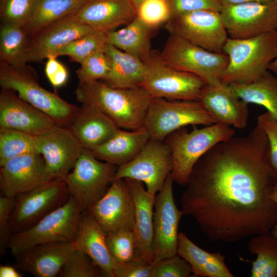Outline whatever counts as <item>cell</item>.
<instances>
[{"label":"cell","mask_w":277,"mask_h":277,"mask_svg":"<svg viewBox=\"0 0 277 277\" xmlns=\"http://www.w3.org/2000/svg\"><path fill=\"white\" fill-rule=\"evenodd\" d=\"M276 182L267 138L256 125L246 136L218 143L198 160L181 196V210L212 242L269 233L277 223V205L271 199Z\"/></svg>","instance_id":"cell-1"},{"label":"cell","mask_w":277,"mask_h":277,"mask_svg":"<svg viewBox=\"0 0 277 277\" xmlns=\"http://www.w3.org/2000/svg\"><path fill=\"white\" fill-rule=\"evenodd\" d=\"M74 93L79 103L95 106L121 129L144 127L151 97L142 87L115 88L98 80L78 83Z\"/></svg>","instance_id":"cell-2"},{"label":"cell","mask_w":277,"mask_h":277,"mask_svg":"<svg viewBox=\"0 0 277 277\" xmlns=\"http://www.w3.org/2000/svg\"><path fill=\"white\" fill-rule=\"evenodd\" d=\"M223 52L229 58L222 82L227 84L254 82L268 70L277 56V30L244 38H228Z\"/></svg>","instance_id":"cell-3"},{"label":"cell","mask_w":277,"mask_h":277,"mask_svg":"<svg viewBox=\"0 0 277 277\" xmlns=\"http://www.w3.org/2000/svg\"><path fill=\"white\" fill-rule=\"evenodd\" d=\"M235 131L221 123L189 131L185 127L171 132L164 140L172 158L171 172L174 182L186 186L193 168L198 160L218 143L233 136Z\"/></svg>","instance_id":"cell-4"},{"label":"cell","mask_w":277,"mask_h":277,"mask_svg":"<svg viewBox=\"0 0 277 277\" xmlns=\"http://www.w3.org/2000/svg\"><path fill=\"white\" fill-rule=\"evenodd\" d=\"M0 86L15 91L61 126L68 128L79 109L42 87L35 70L27 64L13 66L0 63Z\"/></svg>","instance_id":"cell-5"},{"label":"cell","mask_w":277,"mask_h":277,"mask_svg":"<svg viewBox=\"0 0 277 277\" xmlns=\"http://www.w3.org/2000/svg\"><path fill=\"white\" fill-rule=\"evenodd\" d=\"M82 208L72 196L30 228L13 233L8 249L14 256L35 246L57 242H73Z\"/></svg>","instance_id":"cell-6"},{"label":"cell","mask_w":277,"mask_h":277,"mask_svg":"<svg viewBox=\"0 0 277 277\" xmlns=\"http://www.w3.org/2000/svg\"><path fill=\"white\" fill-rule=\"evenodd\" d=\"M160 53L167 66L194 74L210 85L222 83L229 62L224 52L208 51L173 35H170Z\"/></svg>","instance_id":"cell-7"},{"label":"cell","mask_w":277,"mask_h":277,"mask_svg":"<svg viewBox=\"0 0 277 277\" xmlns=\"http://www.w3.org/2000/svg\"><path fill=\"white\" fill-rule=\"evenodd\" d=\"M217 123L199 101L151 98L144 127L150 140L164 141L171 132L188 125Z\"/></svg>","instance_id":"cell-8"},{"label":"cell","mask_w":277,"mask_h":277,"mask_svg":"<svg viewBox=\"0 0 277 277\" xmlns=\"http://www.w3.org/2000/svg\"><path fill=\"white\" fill-rule=\"evenodd\" d=\"M144 62L145 71L141 87L151 98L199 101L206 84L200 77L167 66L160 53L153 50Z\"/></svg>","instance_id":"cell-9"},{"label":"cell","mask_w":277,"mask_h":277,"mask_svg":"<svg viewBox=\"0 0 277 277\" xmlns=\"http://www.w3.org/2000/svg\"><path fill=\"white\" fill-rule=\"evenodd\" d=\"M118 166L103 162L83 148L72 171L64 181L71 196L87 211L106 193Z\"/></svg>","instance_id":"cell-10"},{"label":"cell","mask_w":277,"mask_h":277,"mask_svg":"<svg viewBox=\"0 0 277 277\" xmlns=\"http://www.w3.org/2000/svg\"><path fill=\"white\" fill-rule=\"evenodd\" d=\"M64 180L53 179L15 197L10 215L13 233L26 230L70 197Z\"/></svg>","instance_id":"cell-11"},{"label":"cell","mask_w":277,"mask_h":277,"mask_svg":"<svg viewBox=\"0 0 277 277\" xmlns=\"http://www.w3.org/2000/svg\"><path fill=\"white\" fill-rule=\"evenodd\" d=\"M165 28L170 33L211 52H223L228 37L220 12L201 10L171 17Z\"/></svg>","instance_id":"cell-12"},{"label":"cell","mask_w":277,"mask_h":277,"mask_svg":"<svg viewBox=\"0 0 277 277\" xmlns=\"http://www.w3.org/2000/svg\"><path fill=\"white\" fill-rule=\"evenodd\" d=\"M172 170L171 150L164 141L150 140L129 162L118 166L113 181L130 179L145 184L147 190L155 195L162 188Z\"/></svg>","instance_id":"cell-13"},{"label":"cell","mask_w":277,"mask_h":277,"mask_svg":"<svg viewBox=\"0 0 277 277\" xmlns=\"http://www.w3.org/2000/svg\"><path fill=\"white\" fill-rule=\"evenodd\" d=\"M220 14L232 38H250L277 30V0L225 6Z\"/></svg>","instance_id":"cell-14"},{"label":"cell","mask_w":277,"mask_h":277,"mask_svg":"<svg viewBox=\"0 0 277 277\" xmlns=\"http://www.w3.org/2000/svg\"><path fill=\"white\" fill-rule=\"evenodd\" d=\"M173 177L170 173L155 196L153 212V263L177 254L178 227L184 215L173 194Z\"/></svg>","instance_id":"cell-15"},{"label":"cell","mask_w":277,"mask_h":277,"mask_svg":"<svg viewBox=\"0 0 277 277\" xmlns=\"http://www.w3.org/2000/svg\"><path fill=\"white\" fill-rule=\"evenodd\" d=\"M35 146L52 179L63 180L74 168L83 149L69 128L57 124L36 135Z\"/></svg>","instance_id":"cell-16"},{"label":"cell","mask_w":277,"mask_h":277,"mask_svg":"<svg viewBox=\"0 0 277 277\" xmlns=\"http://www.w3.org/2000/svg\"><path fill=\"white\" fill-rule=\"evenodd\" d=\"M87 211L107 235L119 230H133L135 205L126 180L112 181L105 194Z\"/></svg>","instance_id":"cell-17"},{"label":"cell","mask_w":277,"mask_h":277,"mask_svg":"<svg viewBox=\"0 0 277 277\" xmlns=\"http://www.w3.org/2000/svg\"><path fill=\"white\" fill-rule=\"evenodd\" d=\"M0 167V187L6 196L15 197L53 180L37 153L13 157Z\"/></svg>","instance_id":"cell-18"},{"label":"cell","mask_w":277,"mask_h":277,"mask_svg":"<svg viewBox=\"0 0 277 277\" xmlns=\"http://www.w3.org/2000/svg\"><path fill=\"white\" fill-rule=\"evenodd\" d=\"M94 30L76 20L72 15L57 21L30 36L24 54L28 62H39L70 42Z\"/></svg>","instance_id":"cell-19"},{"label":"cell","mask_w":277,"mask_h":277,"mask_svg":"<svg viewBox=\"0 0 277 277\" xmlns=\"http://www.w3.org/2000/svg\"><path fill=\"white\" fill-rule=\"evenodd\" d=\"M1 89L0 127L36 136L56 124L50 116L22 98L15 91Z\"/></svg>","instance_id":"cell-20"},{"label":"cell","mask_w":277,"mask_h":277,"mask_svg":"<svg viewBox=\"0 0 277 277\" xmlns=\"http://www.w3.org/2000/svg\"><path fill=\"white\" fill-rule=\"evenodd\" d=\"M199 101L217 123L239 129L246 127L248 104L238 96L230 85L223 83L216 85L205 84Z\"/></svg>","instance_id":"cell-21"},{"label":"cell","mask_w":277,"mask_h":277,"mask_svg":"<svg viewBox=\"0 0 277 277\" xmlns=\"http://www.w3.org/2000/svg\"><path fill=\"white\" fill-rule=\"evenodd\" d=\"M126 180L135 205L133 231L135 237V256L145 262L153 263V212L155 195L144 188V183L133 179Z\"/></svg>","instance_id":"cell-22"},{"label":"cell","mask_w":277,"mask_h":277,"mask_svg":"<svg viewBox=\"0 0 277 277\" xmlns=\"http://www.w3.org/2000/svg\"><path fill=\"white\" fill-rule=\"evenodd\" d=\"M73 17L94 31L107 32L137 16L130 0H87Z\"/></svg>","instance_id":"cell-23"},{"label":"cell","mask_w":277,"mask_h":277,"mask_svg":"<svg viewBox=\"0 0 277 277\" xmlns=\"http://www.w3.org/2000/svg\"><path fill=\"white\" fill-rule=\"evenodd\" d=\"M75 249L73 242L38 245L15 256V267L37 277L56 276Z\"/></svg>","instance_id":"cell-24"},{"label":"cell","mask_w":277,"mask_h":277,"mask_svg":"<svg viewBox=\"0 0 277 277\" xmlns=\"http://www.w3.org/2000/svg\"><path fill=\"white\" fill-rule=\"evenodd\" d=\"M83 148L92 150L107 142L120 129L95 106L83 104L68 127Z\"/></svg>","instance_id":"cell-25"},{"label":"cell","mask_w":277,"mask_h":277,"mask_svg":"<svg viewBox=\"0 0 277 277\" xmlns=\"http://www.w3.org/2000/svg\"><path fill=\"white\" fill-rule=\"evenodd\" d=\"M77 249L91 260L108 276L113 277L117 265L107 243V234L95 218L88 211H82L76 238L73 242Z\"/></svg>","instance_id":"cell-26"},{"label":"cell","mask_w":277,"mask_h":277,"mask_svg":"<svg viewBox=\"0 0 277 277\" xmlns=\"http://www.w3.org/2000/svg\"><path fill=\"white\" fill-rule=\"evenodd\" d=\"M149 140L145 127L134 130L120 128L107 142L91 151L97 159L120 166L133 160Z\"/></svg>","instance_id":"cell-27"},{"label":"cell","mask_w":277,"mask_h":277,"mask_svg":"<svg viewBox=\"0 0 277 277\" xmlns=\"http://www.w3.org/2000/svg\"><path fill=\"white\" fill-rule=\"evenodd\" d=\"M104 50L110 61L111 68L101 81L115 88L141 87L145 71L144 62L110 44Z\"/></svg>","instance_id":"cell-28"},{"label":"cell","mask_w":277,"mask_h":277,"mask_svg":"<svg viewBox=\"0 0 277 277\" xmlns=\"http://www.w3.org/2000/svg\"><path fill=\"white\" fill-rule=\"evenodd\" d=\"M177 253L189 263L194 276H234L225 263L224 255L200 248L182 232L179 233Z\"/></svg>","instance_id":"cell-29"},{"label":"cell","mask_w":277,"mask_h":277,"mask_svg":"<svg viewBox=\"0 0 277 277\" xmlns=\"http://www.w3.org/2000/svg\"><path fill=\"white\" fill-rule=\"evenodd\" d=\"M152 29L137 16L125 27L107 32V43L145 62L152 51Z\"/></svg>","instance_id":"cell-30"},{"label":"cell","mask_w":277,"mask_h":277,"mask_svg":"<svg viewBox=\"0 0 277 277\" xmlns=\"http://www.w3.org/2000/svg\"><path fill=\"white\" fill-rule=\"evenodd\" d=\"M246 103L264 107L277 119V76L269 70L259 80L247 84H230Z\"/></svg>","instance_id":"cell-31"},{"label":"cell","mask_w":277,"mask_h":277,"mask_svg":"<svg viewBox=\"0 0 277 277\" xmlns=\"http://www.w3.org/2000/svg\"><path fill=\"white\" fill-rule=\"evenodd\" d=\"M87 0H37L34 13L23 27L31 36L48 25L76 13Z\"/></svg>","instance_id":"cell-32"},{"label":"cell","mask_w":277,"mask_h":277,"mask_svg":"<svg viewBox=\"0 0 277 277\" xmlns=\"http://www.w3.org/2000/svg\"><path fill=\"white\" fill-rule=\"evenodd\" d=\"M248 248L256 258L252 262L251 277H277V238L265 233L250 237Z\"/></svg>","instance_id":"cell-33"},{"label":"cell","mask_w":277,"mask_h":277,"mask_svg":"<svg viewBox=\"0 0 277 277\" xmlns=\"http://www.w3.org/2000/svg\"><path fill=\"white\" fill-rule=\"evenodd\" d=\"M29 38L22 27L1 23L0 63L13 66L27 64L24 54Z\"/></svg>","instance_id":"cell-34"},{"label":"cell","mask_w":277,"mask_h":277,"mask_svg":"<svg viewBox=\"0 0 277 277\" xmlns=\"http://www.w3.org/2000/svg\"><path fill=\"white\" fill-rule=\"evenodd\" d=\"M35 136L14 129L0 127V166L13 157L37 153Z\"/></svg>","instance_id":"cell-35"},{"label":"cell","mask_w":277,"mask_h":277,"mask_svg":"<svg viewBox=\"0 0 277 277\" xmlns=\"http://www.w3.org/2000/svg\"><path fill=\"white\" fill-rule=\"evenodd\" d=\"M107 44V32L94 31L64 46L56 52L55 57L68 56L81 64L94 53L104 49Z\"/></svg>","instance_id":"cell-36"},{"label":"cell","mask_w":277,"mask_h":277,"mask_svg":"<svg viewBox=\"0 0 277 277\" xmlns=\"http://www.w3.org/2000/svg\"><path fill=\"white\" fill-rule=\"evenodd\" d=\"M37 0H0L1 23L22 27L31 19Z\"/></svg>","instance_id":"cell-37"},{"label":"cell","mask_w":277,"mask_h":277,"mask_svg":"<svg viewBox=\"0 0 277 277\" xmlns=\"http://www.w3.org/2000/svg\"><path fill=\"white\" fill-rule=\"evenodd\" d=\"M110 68V61L103 49L94 53L81 64L76 74L79 83L101 81L107 76Z\"/></svg>","instance_id":"cell-38"},{"label":"cell","mask_w":277,"mask_h":277,"mask_svg":"<svg viewBox=\"0 0 277 277\" xmlns=\"http://www.w3.org/2000/svg\"><path fill=\"white\" fill-rule=\"evenodd\" d=\"M110 252L117 264L132 260L135 256V237L132 230H122L107 235Z\"/></svg>","instance_id":"cell-39"},{"label":"cell","mask_w":277,"mask_h":277,"mask_svg":"<svg viewBox=\"0 0 277 277\" xmlns=\"http://www.w3.org/2000/svg\"><path fill=\"white\" fill-rule=\"evenodd\" d=\"M83 252L75 249L67 259L57 276L60 277H97L103 272L90 263Z\"/></svg>","instance_id":"cell-40"},{"label":"cell","mask_w":277,"mask_h":277,"mask_svg":"<svg viewBox=\"0 0 277 277\" xmlns=\"http://www.w3.org/2000/svg\"><path fill=\"white\" fill-rule=\"evenodd\" d=\"M137 16L152 28L166 23L171 18L167 0L145 1L137 9Z\"/></svg>","instance_id":"cell-41"},{"label":"cell","mask_w":277,"mask_h":277,"mask_svg":"<svg viewBox=\"0 0 277 277\" xmlns=\"http://www.w3.org/2000/svg\"><path fill=\"white\" fill-rule=\"evenodd\" d=\"M191 274L190 265L177 254L153 263L150 277H188Z\"/></svg>","instance_id":"cell-42"},{"label":"cell","mask_w":277,"mask_h":277,"mask_svg":"<svg viewBox=\"0 0 277 277\" xmlns=\"http://www.w3.org/2000/svg\"><path fill=\"white\" fill-rule=\"evenodd\" d=\"M167 2L171 18L201 10H210L220 12L223 7L218 0H167Z\"/></svg>","instance_id":"cell-43"},{"label":"cell","mask_w":277,"mask_h":277,"mask_svg":"<svg viewBox=\"0 0 277 277\" xmlns=\"http://www.w3.org/2000/svg\"><path fill=\"white\" fill-rule=\"evenodd\" d=\"M15 197H0V255L3 256L8 249L13 234L10 225V215L14 204Z\"/></svg>","instance_id":"cell-44"},{"label":"cell","mask_w":277,"mask_h":277,"mask_svg":"<svg viewBox=\"0 0 277 277\" xmlns=\"http://www.w3.org/2000/svg\"><path fill=\"white\" fill-rule=\"evenodd\" d=\"M256 125L264 131L267 138L270 160L277 173V119L266 111L258 117Z\"/></svg>","instance_id":"cell-45"},{"label":"cell","mask_w":277,"mask_h":277,"mask_svg":"<svg viewBox=\"0 0 277 277\" xmlns=\"http://www.w3.org/2000/svg\"><path fill=\"white\" fill-rule=\"evenodd\" d=\"M152 264L134 256L128 262L117 264L113 277H150Z\"/></svg>","instance_id":"cell-46"},{"label":"cell","mask_w":277,"mask_h":277,"mask_svg":"<svg viewBox=\"0 0 277 277\" xmlns=\"http://www.w3.org/2000/svg\"><path fill=\"white\" fill-rule=\"evenodd\" d=\"M47 59L45 72L50 84L55 88L65 85L69 77L67 68L56 59V57L50 56Z\"/></svg>","instance_id":"cell-47"},{"label":"cell","mask_w":277,"mask_h":277,"mask_svg":"<svg viewBox=\"0 0 277 277\" xmlns=\"http://www.w3.org/2000/svg\"><path fill=\"white\" fill-rule=\"evenodd\" d=\"M23 276L16 268L8 265L0 266L1 277H22Z\"/></svg>","instance_id":"cell-48"},{"label":"cell","mask_w":277,"mask_h":277,"mask_svg":"<svg viewBox=\"0 0 277 277\" xmlns=\"http://www.w3.org/2000/svg\"><path fill=\"white\" fill-rule=\"evenodd\" d=\"M222 6H225L240 4L250 2H267L272 0H218Z\"/></svg>","instance_id":"cell-49"},{"label":"cell","mask_w":277,"mask_h":277,"mask_svg":"<svg viewBox=\"0 0 277 277\" xmlns=\"http://www.w3.org/2000/svg\"><path fill=\"white\" fill-rule=\"evenodd\" d=\"M269 70L277 75V56L270 64Z\"/></svg>","instance_id":"cell-50"},{"label":"cell","mask_w":277,"mask_h":277,"mask_svg":"<svg viewBox=\"0 0 277 277\" xmlns=\"http://www.w3.org/2000/svg\"><path fill=\"white\" fill-rule=\"evenodd\" d=\"M271 199L277 205V182L275 183L272 190Z\"/></svg>","instance_id":"cell-51"},{"label":"cell","mask_w":277,"mask_h":277,"mask_svg":"<svg viewBox=\"0 0 277 277\" xmlns=\"http://www.w3.org/2000/svg\"><path fill=\"white\" fill-rule=\"evenodd\" d=\"M130 2L133 4L134 7L136 8V10L140 6V5L146 0H130Z\"/></svg>","instance_id":"cell-52"},{"label":"cell","mask_w":277,"mask_h":277,"mask_svg":"<svg viewBox=\"0 0 277 277\" xmlns=\"http://www.w3.org/2000/svg\"><path fill=\"white\" fill-rule=\"evenodd\" d=\"M270 233L277 238V223L271 229Z\"/></svg>","instance_id":"cell-53"}]
</instances>
